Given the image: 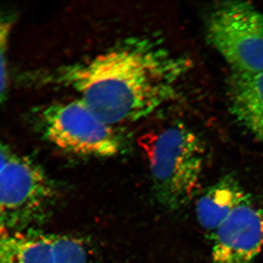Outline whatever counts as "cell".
I'll use <instances>...</instances> for the list:
<instances>
[{
  "label": "cell",
  "instance_id": "1",
  "mask_svg": "<svg viewBox=\"0 0 263 263\" xmlns=\"http://www.w3.org/2000/svg\"><path fill=\"white\" fill-rule=\"evenodd\" d=\"M190 62L146 37L118 43L96 56L60 67L50 82L76 91L78 98L109 124L141 120L174 98Z\"/></svg>",
  "mask_w": 263,
  "mask_h": 263
},
{
  "label": "cell",
  "instance_id": "3",
  "mask_svg": "<svg viewBox=\"0 0 263 263\" xmlns=\"http://www.w3.org/2000/svg\"><path fill=\"white\" fill-rule=\"evenodd\" d=\"M57 195L39 164L0 143V229H29L47 216Z\"/></svg>",
  "mask_w": 263,
  "mask_h": 263
},
{
  "label": "cell",
  "instance_id": "2",
  "mask_svg": "<svg viewBox=\"0 0 263 263\" xmlns=\"http://www.w3.org/2000/svg\"><path fill=\"white\" fill-rule=\"evenodd\" d=\"M145 156L157 200L171 211L187 205L201 182L205 150L202 140L181 124L142 135Z\"/></svg>",
  "mask_w": 263,
  "mask_h": 263
},
{
  "label": "cell",
  "instance_id": "4",
  "mask_svg": "<svg viewBox=\"0 0 263 263\" xmlns=\"http://www.w3.org/2000/svg\"><path fill=\"white\" fill-rule=\"evenodd\" d=\"M41 127L51 144L74 155L110 157L123 150L122 138L114 126L79 98L45 108Z\"/></svg>",
  "mask_w": 263,
  "mask_h": 263
},
{
  "label": "cell",
  "instance_id": "5",
  "mask_svg": "<svg viewBox=\"0 0 263 263\" xmlns=\"http://www.w3.org/2000/svg\"><path fill=\"white\" fill-rule=\"evenodd\" d=\"M206 36L234 72L263 71V13L245 2H224L209 14Z\"/></svg>",
  "mask_w": 263,
  "mask_h": 263
},
{
  "label": "cell",
  "instance_id": "9",
  "mask_svg": "<svg viewBox=\"0 0 263 263\" xmlns=\"http://www.w3.org/2000/svg\"><path fill=\"white\" fill-rule=\"evenodd\" d=\"M249 195L233 176H224L205 190L196 204L199 224L211 237L228 216Z\"/></svg>",
  "mask_w": 263,
  "mask_h": 263
},
{
  "label": "cell",
  "instance_id": "6",
  "mask_svg": "<svg viewBox=\"0 0 263 263\" xmlns=\"http://www.w3.org/2000/svg\"><path fill=\"white\" fill-rule=\"evenodd\" d=\"M89 247L75 235L0 229V263H90Z\"/></svg>",
  "mask_w": 263,
  "mask_h": 263
},
{
  "label": "cell",
  "instance_id": "7",
  "mask_svg": "<svg viewBox=\"0 0 263 263\" xmlns=\"http://www.w3.org/2000/svg\"><path fill=\"white\" fill-rule=\"evenodd\" d=\"M212 263H253L263 250V210L250 196L211 237Z\"/></svg>",
  "mask_w": 263,
  "mask_h": 263
},
{
  "label": "cell",
  "instance_id": "8",
  "mask_svg": "<svg viewBox=\"0 0 263 263\" xmlns=\"http://www.w3.org/2000/svg\"><path fill=\"white\" fill-rule=\"evenodd\" d=\"M228 98L235 120L263 143V71H233L228 82Z\"/></svg>",
  "mask_w": 263,
  "mask_h": 263
},
{
  "label": "cell",
  "instance_id": "10",
  "mask_svg": "<svg viewBox=\"0 0 263 263\" xmlns=\"http://www.w3.org/2000/svg\"><path fill=\"white\" fill-rule=\"evenodd\" d=\"M13 21L6 15H0V102L5 98L8 84L7 51Z\"/></svg>",
  "mask_w": 263,
  "mask_h": 263
}]
</instances>
